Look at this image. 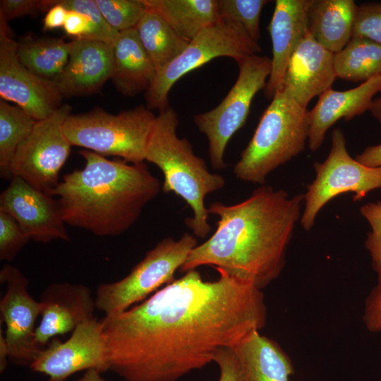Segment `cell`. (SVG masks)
I'll use <instances>...</instances> for the list:
<instances>
[{"label": "cell", "instance_id": "1", "mask_svg": "<svg viewBox=\"0 0 381 381\" xmlns=\"http://www.w3.org/2000/svg\"><path fill=\"white\" fill-rule=\"evenodd\" d=\"M190 270L128 310L102 318L109 370L125 381H177L266 322L264 295L216 269Z\"/></svg>", "mask_w": 381, "mask_h": 381}, {"label": "cell", "instance_id": "2", "mask_svg": "<svg viewBox=\"0 0 381 381\" xmlns=\"http://www.w3.org/2000/svg\"><path fill=\"white\" fill-rule=\"evenodd\" d=\"M303 204V194L291 196L265 185L237 204L212 202L207 210L218 217L217 228L192 250L181 271L213 266L262 290L283 270Z\"/></svg>", "mask_w": 381, "mask_h": 381}, {"label": "cell", "instance_id": "3", "mask_svg": "<svg viewBox=\"0 0 381 381\" xmlns=\"http://www.w3.org/2000/svg\"><path fill=\"white\" fill-rule=\"evenodd\" d=\"M79 154L85 166L64 175L52 192L66 224L99 236L128 231L162 190L145 162L110 160L94 152Z\"/></svg>", "mask_w": 381, "mask_h": 381}, {"label": "cell", "instance_id": "4", "mask_svg": "<svg viewBox=\"0 0 381 381\" xmlns=\"http://www.w3.org/2000/svg\"><path fill=\"white\" fill-rule=\"evenodd\" d=\"M179 117L170 107L156 116L145 148V161L158 167L164 175L162 190L181 198L193 211L185 224L195 236L210 232L205 197L226 184L225 179L211 173L205 160L195 155L191 143L176 133Z\"/></svg>", "mask_w": 381, "mask_h": 381}, {"label": "cell", "instance_id": "5", "mask_svg": "<svg viewBox=\"0 0 381 381\" xmlns=\"http://www.w3.org/2000/svg\"><path fill=\"white\" fill-rule=\"evenodd\" d=\"M308 111L278 91L263 112L233 172L241 181L265 185L267 176L300 155L308 143Z\"/></svg>", "mask_w": 381, "mask_h": 381}, {"label": "cell", "instance_id": "6", "mask_svg": "<svg viewBox=\"0 0 381 381\" xmlns=\"http://www.w3.org/2000/svg\"><path fill=\"white\" fill-rule=\"evenodd\" d=\"M155 118L143 106L117 114L98 108L85 114H70L64 121V131L71 146L137 164L145 162Z\"/></svg>", "mask_w": 381, "mask_h": 381}, {"label": "cell", "instance_id": "7", "mask_svg": "<svg viewBox=\"0 0 381 381\" xmlns=\"http://www.w3.org/2000/svg\"><path fill=\"white\" fill-rule=\"evenodd\" d=\"M197 246L195 236L188 232L177 240L171 237L161 240L125 277L98 286L95 298L97 309L109 316L145 300L159 287L175 280L176 271Z\"/></svg>", "mask_w": 381, "mask_h": 381}, {"label": "cell", "instance_id": "8", "mask_svg": "<svg viewBox=\"0 0 381 381\" xmlns=\"http://www.w3.org/2000/svg\"><path fill=\"white\" fill-rule=\"evenodd\" d=\"M260 52L259 44L241 25L220 18L198 34L179 56L156 73L145 92L147 108L159 112L168 109V95L176 81L215 58L227 56L238 62Z\"/></svg>", "mask_w": 381, "mask_h": 381}, {"label": "cell", "instance_id": "9", "mask_svg": "<svg viewBox=\"0 0 381 381\" xmlns=\"http://www.w3.org/2000/svg\"><path fill=\"white\" fill-rule=\"evenodd\" d=\"M238 78L224 99L214 109L194 116L193 121L208 140L209 157L217 170L226 167V145L248 118L255 95L265 89L271 72V59L254 54L236 62Z\"/></svg>", "mask_w": 381, "mask_h": 381}, {"label": "cell", "instance_id": "10", "mask_svg": "<svg viewBox=\"0 0 381 381\" xmlns=\"http://www.w3.org/2000/svg\"><path fill=\"white\" fill-rule=\"evenodd\" d=\"M314 169L315 178L303 194L304 210L300 219L306 231L314 225L320 210L334 198L351 192L354 195L353 200L358 202L369 192L381 188V168L365 166L352 158L339 128L332 131L327 157L322 162H315Z\"/></svg>", "mask_w": 381, "mask_h": 381}, {"label": "cell", "instance_id": "11", "mask_svg": "<svg viewBox=\"0 0 381 381\" xmlns=\"http://www.w3.org/2000/svg\"><path fill=\"white\" fill-rule=\"evenodd\" d=\"M71 111V106L64 104L47 118L37 121L12 159V177H20L37 189L52 194L71 152V145L64 131V121Z\"/></svg>", "mask_w": 381, "mask_h": 381}, {"label": "cell", "instance_id": "12", "mask_svg": "<svg viewBox=\"0 0 381 381\" xmlns=\"http://www.w3.org/2000/svg\"><path fill=\"white\" fill-rule=\"evenodd\" d=\"M29 367L47 375L49 381H65L82 370H109L102 320L93 318L80 323L65 341L53 339L40 350Z\"/></svg>", "mask_w": 381, "mask_h": 381}, {"label": "cell", "instance_id": "13", "mask_svg": "<svg viewBox=\"0 0 381 381\" xmlns=\"http://www.w3.org/2000/svg\"><path fill=\"white\" fill-rule=\"evenodd\" d=\"M0 17V96L15 103L37 121L52 114L63 97L56 82L26 68L17 56L18 42Z\"/></svg>", "mask_w": 381, "mask_h": 381}, {"label": "cell", "instance_id": "14", "mask_svg": "<svg viewBox=\"0 0 381 381\" xmlns=\"http://www.w3.org/2000/svg\"><path fill=\"white\" fill-rule=\"evenodd\" d=\"M6 291L0 301L1 321L6 325L8 358L30 365L40 349L35 340V322L43 305L28 291V280L16 267L6 264L0 271Z\"/></svg>", "mask_w": 381, "mask_h": 381}, {"label": "cell", "instance_id": "15", "mask_svg": "<svg viewBox=\"0 0 381 381\" xmlns=\"http://www.w3.org/2000/svg\"><path fill=\"white\" fill-rule=\"evenodd\" d=\"M0 211L12 216L29 240H70L57 200L20 177L13 176L1 192Z\"/></svg>", "mask_w": 381, "mask_h": 381}, {"label": "cell", "instance_id": "16", "mask_svg": "<svg viewBox=\"0 0 381 381\" xmlns=\"http://www.w3.org/2000/svg\"><path fill=\"white\" fill-rule=\"evenodd\" d=\"M43 309L36 327L35 340L42 349L49 339L73 332L80 323L94 317L95 298L85 285L54 283L42 292Z\"/></svg>", "mask_w": 381, "mask_h": 381}, {"label": "cell", "instance_id": "17", "mask_svg": "<svg viewBox=\"0 0 381 381\" xmlns=\"http://www.w3.org/2000/svg\"><path fill=\"white\" fill-rule=\"evenodd\" d=\"M333 57L308 30L289 60L282 90L306 108L313 97L332 88L337 78Z\"/></svg>", "mask_w": 381, "mask_h": 381}, {"label": "cell", "instance_id": "18", "mask_svg": "<svg viewBox=\"0 0 381 381\" xmlns=\"http://www.w3.org/2000/svg\"><path fill=\"white\" fill-rule=\"evenodd\" d=\"M312 0H277L268 30L272 44L271 72L264 89L272 99L283 87L286 71L295 49L308 31Z\"/></svg>", "mask_w": 381, "mask_h": 381}, {"label": "cell", "instance_id": "19", "mask_svg": "<svg viewBox=\"0 0 381 381\" xmlns=\"http://www.w3.org/2000/svg\"><path fill=\"white\" fill-rule=\"evenodd\" d=\"M113 48L103 42L73 39L68 62L54 80L63 97L98 92L113 75Z\"/></svg>", "mask_w": 381, "mask_h": 381}, {"label": "cell", "instance_id": "20", "mask_svg": "<svg viewBox=\"0 0 381 381\" xmlns=\"http://www.w3.org/2000/svg\"><path fill=\"white\" fill-rule=\"evenodd\" d=\"M378 92H381V76L345 91L329 88L320 95L316 104L308 111L310 150L315 152L321 147L327 131L339 119L349 121L370 110Z\"/></svg>", "mask_w": 381, "mask_h": 381}, {"label": "cell", "instance_id": "21", "mask_svg": "<svg viewBox=\"0 0 381 381\" xmlns=\"http://www.w3.org/2000/svg\"><path fill=\"white\" fill-rule=\"evenodd\" d=\"M243 381H289L294 366L289 356L272 339L254 330L231 347Z\"/></svg>", "mask_w": 381, "mask_h": 381}, {"label": "cell", "instance_id": "22", "mask_svg": "<svg viewBox=\"0 0 381 381\" xmlns=\"http://www.w3.org/2000/svg\"><path fill=\"white\" fill-rule=\"evenodd\" d=\"M114 69L111 79L126 96L147 91L157 71L144 50L135 28L121 31L112 44Z\"/></svg>", "mask_w": 381, "mask_h": 381}, {"label": "cell", "instance_id": "23", "mask_svg": "<svg viewBox=\"0 0 381 381\" xmlns=\"http://www.w3.org/2000/svg\"><path fill=\"white\" fill-rule=\"evenodd\" d=\"M358 7L353 0H312L308 30L325 48L339 52L352 37Z\"/></svg>", "mask_w": 381, "mask_h": 381}, {"label": "cell", "instance_id": "24", "mask_svg": "<svg viewBox=\"0 0 381 381\" xmlns=\"http://www.w3.org/2000/svg\"><path fill=\"white\" fill-rule=\"evenodd\" d=\"M183 39L190 42L220 20L217 0H141Z\"/></svg>", "mask_w": 381, "mask_h": 381}, {"label": "cell", "instance_id": "25", "mask_svg": "<svg viewBox=\"0 0 381 381\" xmlns=\"http://www.w3.org/2000/svg\"><path fill=\"white\" fill-rule=\"evenodd\" d=\"M135 29L157 73L179 56L189 43L159 15L147 8Z\"/></svg>", "mask_w": 381, "mask_h": 381}, {"label": "cell", "instance_id": "26", "mask_svg": "<svg viewBox=\"0 0 381 381\" xmlns=\"http://www.w3.org/2000/svg\"><path fill=\"white\" fill-rule=\"evenodd\" d=\"M337 78L350 82H365L381 76V44L368 38L353 36L334 54Z\"/></svg>", "mask_w": 381, "mask_h": 381}, {"label": "cell", "instance_id": "27", "mask_svg": "<svg viewBox=\"0 0 381 381\" xmlns=\"http://www.w3.org/2000/svg\"><path fill=\"white\" fill-rule=\"evenodd\" d=\"M71 41L46 38L18 43L17 56L30 71L44 78L54 80L66 66Z\"/></svg>", "mask_w": 381, "mask_h": 381}, {"label": "cell", "instance_id": "28", "mask_svg": "<svg viewBox=\"0 0 381 381\" xmlns=\"http://www.w3.org/2000/svg\"><path fill=\"white\" fill-rule=\"evenodd\" d=\"M37 121L17 105L0 100V174L11 179L12 159L32 131Z\"/></svg>", "mask_w": 381, "mask_h": 381}, {"label": "cell", "instance_id": "29", "mask_svg": "<svg viewBox=\"0 0 381 381\" xmlns=\"http://www.w3.org/2000/svg\"><path fill=\"white\" fill-rule=\"evenodd\" d=\"M268 2L266 0H218L219 17L241 25L251 40L258 43L261 11Z\"/></svg>", "mask_w": 381, "mask_h": 381}, {"label": "cell", "instance_id": "30", "mask_svg": "<svg viewBox=\"0 0 381 381\" xmlns=\"http://www.w3.org/2000/svg\"><path fill=\"white\" fill-rule=\"evenodd\" d=\"M107 23L120 32L135 28L146 8L141 0H95Z\"/></svg>", "mask_w": 381, "mask_h": 381}, {"label": "cell", "instance_id": "31", "mask_svg": "<svg viewBox=\"0 0 381 381\" xmlns=\"http://www.w3.org/2000/svg\"><path fill=\"white\" fill-rule=\"evenodd\" d=\"M68 10L85 15L90 24V32L85 40H91L113 44L119 32L113 29L101 13L95 0L60 1Z\"/></svg>", "mask_w": 381, "mask_h": 381}, {"label": "cell", "instance_id": "32", "mask_svg": "<svg viewBox=\"0 0 381 381\" xmlns=\"http://www.w3.org/2000/svg\"><path fill=\"white\" fill-rule=\"evenodd\" d=\"M28 241L16 219L0 211V260H13Z\"/></svg>", "mask_w": 381, "mask_h": 381}, {"label": "cell", "instance_id": "33", "mask_svg": "<svg viewBox=\"0 0 381 381\" xmlns=\"http://www.w3.org/2000/svg\"><path fill=\"white\" fill-rule=\"evenodd\" d=\"M353 36L364 37L381 44V2L358 7Z\"/></svg>", "mask_w": 381, "mask_h": 381}, {"label": "cell", "instance_id": "34", "mask_svg": "<svg viewBox=\"0 0 381 381\" xmlns=\"http://www.w3.org/2000/svg\"><path fill=\"white\" fill-rule=\"evenodd\" d=\"M360 212L371 229L365 242V248L373 260H381V202L365 204Z\"/></svg>", "mask_w": 381, "mask_h": 381}, {"label": "cell", "instance_id": "35", "mask_svg": "<svg viewBox=\"0 0 381 381\" xmlns=\"http://www.w3.org/2000/svg\"><path fill=\"white\" fill-rule=\"evenodd\" d=\"M377 281L365 299L363 320L371 332L381 333V260H373Z\"/></svg>", "mask_w": 381, "mask_h": 381}, {"label": "cell", "instance_id": "36", "mask_svg": "<svg viewBox=\"0 0 381 381\" xmlns=\"http://www.w3.org/2000/svg\"><path fill=\"white\" fill-rule=\"evenodd\" d=\"M56 2L54 0H1L0 17L8 22L39 11H49Z\"/></svg>", "mask_w": 381, "mask_h": 381}, {"label": "cell", "instance_id": "37", "mask_svg": "<svg viewBox=\"0 0 381 381\" xmlns=\"http://www.w3.org/2000/svg\"><path fill=\"white\" fill-rule=\"evenodd\" d=\"M220 370L219 381H243L237 358L231 348L217 351L213 358Z\"/></svg>", "mask_w": 381, "mask_h": 381}, {"label": "cell", "instance_id": "38", "mask_svg": "<svg viewBox=\"0 0 381 381\" xmlns=\"http://www.w3.org/2000/svg\"><path fill=\"white\" fill-rule=\"evenodd\" d=\"M64 29L73 39H86L90 32L88 18L83 14L68 10Z\"/></svg>", "mask_w": 381, "mask_h": 381}, {"label": "cell", "instance_id": "39", "mask_svg": "<svg viewBox=\"0 0 381 381\" xmlns=\"http://www.w3.org/2000/svg\"><path fill=\"white\" fill-rule=\"evenodd\" d=\"M68 10L57 1L56 4L47 11L43 20L44 30L64 27Z\"/></svg>", "mask_w": 381, "mask_h": 381}, {"label": "cell", "instance_id": "40", "mask_svg": "<svg viewBox=\"0 0 381 381\" xmlns=\"http://www.w3.org/2000/svg\"><path fill=\"white\" fill-rule=\"evenodd\" d=\"M355 159L365 166L381 168V144L366 147Z\"/></svg>", "mask_w": 381, "mask_h": 381}, {"label": "cell", "instance_id": "41", "mask_svg": "<svg viewBox=\"0 0 381 381\" xmlns=\"http://www.w3.org/2000/svg\"><path fill=\"white\" fill-rule=\"evenodd\" d=\"M8 358V352L5 337L2 336V330L1 328L0 333V371L4 372L7 365Z\"/></svg>", "mask_w": 381, "mask_h": 381}, {"label": "cell", "instance_id": "42", "mask_svg": "<svg viewBox=\"0 0 381 381\" xmlns=\"http://www.w3.org/2000/svg\"><path fill=\"white\" fill-rule=\"evenodd\" d=\"M370 111L373 116L381 123V93L373 99Z\"/></svg>", "mask_w": 381, "mask_h": 381}, {"label": "cell", "instance_id": "43", "mask_svg": "<svg viewBox=\"0 0 381 381\" xmlns=\"http://www.w3.org/2000/svg\"><path fill=\"white\" fill-rule=\"evenodd\" d=\"M99 371L89 370L77 381H104Z\"/></svg>", "mask_w": 381, "mask_h": 381}]
</instances>
